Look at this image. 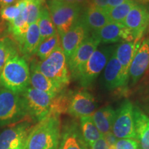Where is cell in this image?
<instances>
[{"label":"cell","instance_id":"cell-1","mask_svg":"<svg viewBox=\"0 0 149 149\" xmlns=\"http://www.w3.org/2000/svg\"><path fill=\"white\" fill-rule=\"evenodd\" d=\"M60 136L59 115H48L31 128L25 149H57Z\"/></svg>","mask_w":149,"mask_h":149},{"label":"cell","instance_id":"cell-2","mask_svg":"<svg viewBox=\"0 0 149 149\" xmlns=\"http://www.w3.org/2000/svg\"><path fill=\"white\" fill-rule=\"evenodd\" d=\"M30 70L24 57L16 55L7 61L0 74V84L4 88L21 94L30 85Z\"/></svg>","mask_w":149,"mask_h":149},{"label":"cell","instance_id":"cell-3","mask_svg":"<svg viewBox=\"0 0 149 149\" xmlns=\"http://www.w3.org/2000/svg\"><path fill=\"white\" fill-rule=\"evenodd\" d=\"M37 66L44 75L64 88L69 84L70 74L66 56L60 45L47 58L37 62Z\"/></svg>","mask_w":149,"mask_h":149},{"label":"cell","instance_id":"cell-4","mask_svg":"<svg viewBox=\"0 0 149 149\" xmlns=\"http://www.w3.org/2000/svg\"><path fill=\"white\" fill-rule=\"evenodd\" d=\"M48 9L60 37L77 23L81 10L77 3H65L61 0L50 1Z\"/></svg>","mask_w":149,"mask_h":149},{"label":"cell","instance_id":"cell-5","mask_svg":"<svg viewBox=\"0 0 149 149\" xmlns=\"http://www.w3.org/2000/svg\"><path fill=\"white\" fill-rule=\"evenodd\" d=\"M26 115L21 94L4 88L0 89V126L16 124Z\"/></svg>","mask_w":149,"mask_h":149},{"label":"cell","instance_id":"cell-6","mask_svg":"<svg viewBox=\"0 0 149 149\" xmlns=\"http://www.w3.org/2000/svg\"><path fill=\"white\" fill-rule=\"evenodd\" d=\"M117 46H109L97 48L81 68L77 79L81 86L86 88L100 75L104 69Z\"/></svg>","mask_w":149,"mask_h":149},{"label":"cell","instance_id":"cell-7","mask_svg":"<svg viewBox=\"0 0 149 149\" xmlns=\"http://www.w3.org/2000/svg\"><path fill=\"white\" fill-rule=\"evenodd\" d=\"M27 114L33 120L40 122L50 114L55 96L29 86L21 93Z\"/></svg>","mask_w":149,"mask_h":149},{"label":"cell","instance_id":"cell-8","mask_svg":"<svg viewBox=\"0 0 149 149\" xmlns=\"http://www.w3.org/2000/svg\"><path fill=\"white\" fill-rule=\"evenodd\" d=\"M111 132L117 139H135L134 107L128 100L123 102L115 111Z\"/></svg>","mask_w":149,"mask_h":149},{"label":"cell","instance_id":"cell-9","mask_svg":"<svg viewBox=\"0 0 149 149\" xmlns=\"http://www.w3.org/2000/svg\"><path fill=\"white\" fill-rule=\"evenodd\" d=\"M100 41L94 35L88 36L67 60L70 75L77 79L81 68L97 48Z\"/></svg>","mask_w":149,"mask_h":149},{"label":"cell","instance_id":"cell-10","mask_svg":"<svg viewBox=\"0 0 149 149\" xmlns=\"http://www.w3.org/2000/svg\"><path fill=\"white\" fill-rule=\"evenodd\" d=\"M31 128L27 122L17 124L0 133V149H25Z\"/></svg>","mask_w":149,"mask_h":149},{"label":"cell","instance_id":"cell-11","mask_svg":"<svg viewBox=\"0 0 149 149\" xmlns=\"http://www.w3.org/2000/svg\"><path fill=\"white\" fill-rule=\"evenodd\" d=\"M136 40H140L149 25V11L144 4L137 3L130 10L124 22Z\"/></svg>","mask_w":149,"mask_h":149},{"label":"cell","instance_id":"cell-12","mask_svg":"<svg viewBox=\"0 0 149 149\" xmlns=\"http://www.w3.org/2000/svg\"><path fill=\"white\" fill-rule=\"evenodd\" d=\"M90 31L79 19L77 23L61 37V48L67 60L89 36Z\"/></svg>","mask_w":149,"mask_h":149},{"label":"cell","instance_id":"cell-13","mask_svg":"<svg viewBox=\"0 0 149 149\" xmlns=\"http://www.w3.org/2000/svg\"><path fill=\"white\" fill-rule=\"evenodd\" d=\"M92 35L100 43L107 44H113L120 40L128 42L136 40L131 32L124 24L116 22H109L98 31L92 32Z\"/></svg>","mask_w":149,"mask_h":149},{"label":"cell","instance_id":"cell-14","mask_svg":"<svg viewBox=\"0 0 149 149\" xmlns=\"http://www.w3.org/2000/svg\"><path fill=\"white\" fill-rule=\"evenodd\" d=\"M96 102L91 93L80 91L72 95L68 113L76 117L91 116L95 111Z\"/></svg>","mask_w":149,"mask_h":149},{"label":"cell","instance_id":"cell-15","mask_svg":"<svg viewBox=\"0 0 149 149\" xmlns=\"http://www.w3.org/2000/svg\"><path fill=\"white\" fill-rule=\"evenodd\" d=\"M149 68V37L141 42L140 46L135 53L130 64L128 76L135 84L144 75Z\"/></svg>","mask_w":149,"mask_h":149},{"label":"cell","instance_id":"cell-16","mask_svg":"<svg viewBox=\"0 0 149 149\" xmlns=\"http://www.w3.org/2000/svg\"><path fill=\"white\" fill-rule=\"evenodd\" d=\"M128 80L124 77L122 66L113 53L104 70L102 81L104 86L109 90H113L126 85Z\"/></svg>","mask_w":149,"mask_h":149},{"label":"cell","instance_id":"cell-17","mask_svg":"<svg viewBox=\"0 0 149 149\" xmlns=\"http://www.w3.org/2000/svg\"><path fill=\"white\" fill-rule=\"evenodd\" d=\"M37 63V61L35 60L31 63L30 70V84H31L33 88L37 90L43 91L55 97L57 96L63 91L64 87L44 75L39 70Z\"/></svg>","mask_w":149,"mask_h":149},{"label":"cell","instance_id":"cell-18","mask_svg":"<svg viewBox=\"0 0 149 149\" xmlns=\"http://www.w3.org/2000/svg\"><path fill=\"white\" fill-rule=\"evenodd\" d=\"M141 40H135L132 42L123 41L115 48L114 54L122 66L124 77L129 79L128 72L135 53L140 46Z\"/></svg>","mask_w":149,"mask_h":149},{"label":"cell","instance_id":"cell-19","mask_svg":"<svg viewBox=\"0 0 149 149\" xmlns=\"http://www.w3.org/2000/svg\"><path fill=\"white\" fill-rule=\"evenodd\" d=\"M79 19L89 31L92 32L98 31L110 22L105 11L92 4L85 8L84 12Z\"/></svg>","mask_w":149,"mask_h":149},{"label":"cell","instance_id":"cell-20","mask_svg":"<svg viewBox=\"0 0 149 149\" xmlns=\"http://www.w3.org/2000/svg\"><path fill=\"white\" fill-rule=\"evenodd\" d=\"M15 4L21 11V13L15 19L9 22V31L11 33L21 48L29 27L25 13H24V9L26 5V0H19Z\"/></svg>","mask_w":149,"mask_h":149},{"label":"cell","instance_id":"cell-21","mask_svg":"<svg viewBox=\"0 0 149 149\" xmlns=\"http://www.w3.org/2000/svg\"><path fill=\"white\" fill-rule=\"evenodd\" d=\"M135 139L139 149H149V117L137 108H134Z\"/></svg>","mask_w":149,"mask_h":149},{"label":"cell","instance_id":"cell-22","mask_svg":"<svg viewBox=\"0 0 149 149\" xmlns=\"http://www.w3.org/2000/svg\"><path fill=\"white\" fill-rule=\"evenodd\" d=\"M115 117V111L110 106L100 109L91 115L96 127L103 135L111 132Z\"/></svg>","mask_w":149,"mask_h":149},{"label":"cell","instance_id":"cell-23","mask_svg":"<svg viewBox=\"0 0 149 149\" xmlns=\"http://www.w3.org/2000/svg\"><path fill=\"white\" fill-rule=\"evenodd\" d=\"M40 44V33L37 22L29 25L24 42L21 48L22 53L26 58L36 53V51Z\"/></svg>","mask_w":149,"mask_h":149},{"label":"cell","instance_id":"cell-24","mask_svg":"<svg viewBox=\"0 0 149 149\" xmlns=\"http://www.w3.org/2000/svg\"><path fill=\"white\" fill-rule=\"evenodd\" d=\"M37 25L40 33V43L57 34V29L54 25L48 8L42 6L40 16L37 20Z\"/></svg>","mask_w":149,"mask_h":149},{"label":"cell","instance_id":"cell-25","mask_svg":"<svg viewBox=\"0 0 149 149\" xmlns=\"http://www.w3.org/2000/svg\"><path fill=\"white\" fill-rule=\"evenodd\" d=\"M83 139L75 126H72L63 134L59 149H87Z\"/></svg>","mask_w":149,"mask_h":149},{"label":"cell","instance_id":"cell-26","mask_svg":"<svg viewBox=\"0 0 149 149\" xmlns=\"http://www.w3.org/2000/svg\"><path fill=\"white\" fill-rule=\"evenodd\" d=\"M80 123L82 137L86 144L88 146H91L95 141L103 136L96 127L91 116L81 117Z\"/></svg>","mask_w":149,"mask_h":149},{"label":"cell","instance_id":"cell-27","mask_svg":"<svg viewBox=\"0 0 149 149\" xmlns=\"http://www.w3.org/2000/svg\"><path fill=\"white\" fill-rule=\"evenodd\" d=\"M136 4H137L136 0H128L126 2L106 11L110 22L123 24L130 10Z\"/></svg>","mask_w":149,"mask_h":149},{"label":"cell","instance_id":"cell-28","mask_svg":"<svg viewBox=\"0 0 149 149\" xmlns=\"http://www.w3.org/2000/svg\"><path fill=\"white\" fill-rule=\"evenodd\" d=\"M18 55L15 44L9 37L0 39V74L10 58Z\"/></svg>","mask_w":149,"mask_h":149},{"label":"cell","instance_id":"cell-29","mask_svg":"<svg viewBox=\"0 0 149 149\" xmlns=\"http://www.w3.org/2000/svg\"><path fill=\"white\" fill-rule=\"evenodd\" d=\"M59 45H60L59 37L58 33H57L41 42L35 54H37L41 60H44Z\"/></svg>","mask_w":149,"mask_h":149},{"label":"cell","instance_id":"cell-30","mask_svg":"<svg viewBox=\"0 0 149 149\" xmlns=\"http://www.w3.org/2000/svg\"><path fill=\"white\" fill-rule=\"evenodd\" d=\"M42 3L43 0H26L24 13L29 25L37 22L42 7Z\"/></svg>","mask_w":149,"mask_h":149},{"label":"cell","instance_id":"cell-31","mask_svg":"<svg viewBox=\"0 0 149 149\" xmlns=\"http://www.w3.org/2000/svg\"><path fill=\"white\" fill-rule=\"evenodd\" d=\"M21 11L15 5H10L1 7L0 9V15L3 19L9 22L13 21L19 16Z\"/></svg>","mask_w":149,"mask_h":149},{"label":"cell","instance_id":"cell-32","mask_svg":"<svg viewBox=\"0 0 149 149\" xmlns=\"http://www.w3.org/2000/svg\"><path fill=\"white\" fill-rule=\"evenodd\" d=\"M113 148L114 149H139V145L135 139H117Z\"/></svg>","mask_w":149,"mask_h":149},{"label":"cell","instance_id":"cell-33","mask_svg":"<svg viewBox=\"0 0 149 149\" xmlns=\"http://www.w3.org/2000/svg\"><path fill=\"white\" fill-rule=\"evenodd\" d=\"M90 147L91 149H111V147L106 141L104 136L95 141Z\"/></svg>","mask_w":149,"mask_h":149},{"label":"cell","instance_id":"cell-34","mask_svg":"<svg viewBox=\"0 0 149 149\" xmlns=\"http://www.w3.org/2000/svg\"><path fill=\"white\" fill-rule=\"evenodd\" d=\"M128 0H108V4L107 8H106L104 11H107L110 10V9H112L115 7L117 6L122 4V3L126 2Z\"/></svg>","mask_w":149,"mask_h":149},{"label":"cell","instance_id":"cell-35","mask_svg":"<svg viewBox=\"0 0 149 149\" xmlns=\"http://www.w3.org/2000/svg\"><path fill=\"white\" fill-rule=\"evenodd\" d=\"M104 137L105 138L106 141H107V143L109 144L110 147L114 146V145L117 140V139L115 137L114 135L112 133V132H110V133L106 134V135H103Z\"/></svg>","mask_w":149,"mask_h":149},{"label":"cell","instance_id":"cell-36","mask_svg":"<svg viewBox=\"0 0 149 149\" xmlns=\"http://www.w3.org/2000/svg\"><path fill=\"white\" fill-rule=\"evenodd\" d=\"M91 4L104 10L107 6L108 0H92Z\"/></svg>","mask_w":149,"mask_h":149},{"label":"cell","instance_id":"cell-37","mask_svg":"<svg viewBox=\"0 0 149 149\" xmlns=\"http://www.w3.org/2000/svg\"><path fill=\"white\" fill-rule=\"evenodd\" d=\"M92 0H75V2L81 8H86L91 4Z\"/></svg>","mask_w":149,"mask_h":149},{"label":"cell","instance_id":"cell-38","mask_svg":"<svg viewBox=\"0 0 149 149\" xmlns=\"http://www.w3.org/2000/svg\"><path fill=\"white\" fill-rule=\"evenodd\" d=\"M19 0H0V5L1 6V7L6 6L12 5L13 3L17 2Z\"/></svg>","mask_w":149,"mask_h":149},{"label":"cell","instance_id":"cell-39","mask_svg":"<svg viewBox=\"0 0 149 149\" xmlns=\"http://www.w3.org/2000/svg\"><path fill=\"white\" fill-rule=\"evenodd\" d=\"M61 1H64L65 3H76L75 0H61Z\"/></svg>","mask_w":149,"mask_h":149},{"label":"cell","instance_id":"cell-40","mask_svg":"<svg viewBox=\"0 0 149 149\" xmlns=\"http://www.w3.org/2000/svg\"><path fill=\"white\" fill-rule=\"evenodd\" d=\"M141 1H149V0H141Z\"/></svg>","mask_w":149,"mask_h":149},{"label":"cell","instance_id":"cell-41","mask_svg":"<svg viewBox=\"0 0 149 149\" xmlns=\"http://www.w3.org/2000/svg\"><path fill=\"white\" fill-rule=\"evenodd\" d=\"M111 149H114V148H113V146H112V147H111Z\"/></svg>","mask_w":149,"mask_h":149},{"label":"cell","instance_id":"cell-42","mask_svg":"<svg viewBox=\"0 0 149 149\" xmlns=\"http://www.w3.org/2000/svg\"><path fill=\"white\" fill-rule=\"evenodd\" d=\"M22 149H24V148H22Z\"/></svg>","mask_w":149,"mask_h":149},{"label":"cell","instance_id":"cell-43","mask_svg":"<svg viewBox=\"0 0 149 149\" xmlns=\"http://www.w3.org/2000/svg\"><path fill=\"white\" fill-rule=\"evenodd\" d=\"M43 1H44V0H43Z\"/></svg>","mask_w":149,"mask_h":149}]
</instances>
